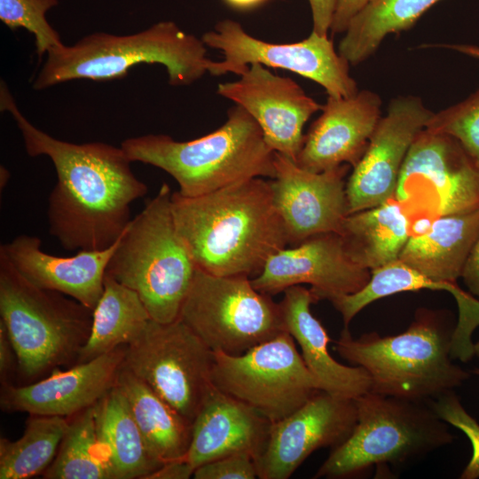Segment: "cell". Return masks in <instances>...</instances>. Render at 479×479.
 <instances>
[{
    "label": "cell",
    "mask_w": 479,
    "mask_h": 479,
    "mask_svg": "<svg viewBox=\"0 0 479 479\" xmlns=\"http://www.w3.org/2000/svg\"><path fill=\"white\" fill-rule=\"evenodd\" d=\"M131 161L169 174L185 197L203 195L253 177H275L274 151L254 118L241 106L228 110L217 130L189 141L164 134L130 137L121 144Z\"/></svg>",
    "instance_id": "3957f363"
},
{
    "label": "cell",
    "mask_w": 479,
    "mask_h": 479,
    "mask_svg": "<svg viewBox=\"0 0 479 479\" xmlns=\"http://www.w3.org/2000/svg\"><path fill=\"white\" fill-rule=\"evenodd\" d=\"M447 48L456 50L467 55L479 59V47L473 45H445Z\"/></svg>",
    "instance_id": "7bdbcfd3"
},
{
    "label": "cell",
    "mask_w": 479,
    "mask_h": 479,
    "mask_svg": "<svg viewBox=\"0 0 479 479\" xmlns=\"http://www.w3.org/2000/svg\"><path fill=\"white\" fill-rule=\"evenodd\" d=\"M121 236L106 249L80 250L75 255L61 257L43 251L39 238L21 234L1 245L0 252L35 286L62 293L94 310L103 294L106 267Z\"/></svg>",
    "instance_id": "44dd1931"
},
{
    "label": "cell",
    "mask_w": 479,
    "mask_h": 479,
    "mask_svg": "<svg viewBox=\"0 0 479 479\" xmlns=\"http://www.w3.org/2000/svg\"><path fill=\"white\" fill-rule=\"evenodd\" d=\"M381 99L368 90L349 98L328 96L312 123L295 163L322 172L342 164L355 167L365 153L381 120Z\"/></svg>",
    "instance_id": "ffe728a7"
},
{
    "label": "cell",
    "mask_w": 479,
    "mask_h": 479,
    "mask_svg": "<svg viewBox=\"0 0 479 479\" xmlns=\"http://www.w3.org/2000/svg\"><path fill=\"white\" fill-rule=\"evenodd\" d=\"M312 15V32L326 36L330 30L337 0H308Z\"/></svg>",
    "instance_id": "f35d334b"
},
{
    "label": "cell",
    "mask_w": 479,
    "mask_h": 479,
    "mask_svg": "<svg viewBox=\"0 0 479 479\" xmlns=\"http://www.w3.org/2000/svg\"><path fill=\"white\" fill-rule=\"evenodd\" d=\"M439 1L374 0L350 21L339 43V54L351 66L364 62L388 35L411 28Z\"/></svg>",
    "instance_id": "f546056e"
},
{
    "label": "cell",
    "mask_w": 479,
    "mask_h": 479,
    "mask_svg": "<svg viewBox=\"0 0 479 479\" xmlns=\"http://www.w3.org/2000/svg\"><path fill=\"white\" fill-rule=\"evenodd\" d=\"M0 106L16 122L27 153L45 155L55 167L58 180L47 208L50 234L68 251L111 247L132 219L130 205L148 191L122 146L75 144L50 136L22 114L4 82Z\"/></svg>",
    "instance_id": "6da1fadb"
},
{
    "label": "cell",
    "mask_w": 479,
    "mask_h": 479,
    "mask_svg": "<svg viewBox=\"0 0 479 479\" xmlns=\"http://www.w3.org/2000/svg\"><path fill=\"white\" fill-rule=\"evenodd\" d=\"M126 346L74 365L59 368L37 381L1 384L0 407L5 412L69 418L95 405L114 386L122 366Z\"/></svg>",
    "instance_id": "d6986e66"
},
{
    "label": "cell",
    "mask_w": 479,
    "mask_h": 479,
    "mask_svg": "<svg viewBox=\"0 0 479 479\" xmlns=\"http://www.w3.org/2000/svg\"><path fill=\"white\" fill-rule=\"evenodd\" d=\"M274 166L271 186L288 246L322 233H339L349 215L345 182L349 165L312 172L274 152Z\"/></svg>",
    "instance_id": "2e32d148"
},
{
    "label": "cell",
    "mask_w": 479,
    "mask_h": 479,
    "mask_svg": "<svg viewBox=\"0 0 479 479\" xmlns=\"http://www.w3.org/2000/svg\"><path fill=\"white\" fill-rule=\"evenodd\" d=\"M217 93L245 109L268 146L294 162L302 147L304 124L323 106L293 79L257 63L247 66L237 81L218 84Z\"/></svg>",
    "instance_id": "e0dca14e"
},
{
    "label": "cell",
    "mask_w": 479,
    "mask_h": 479,
    "mask_svg": "<svg viewBox=\"0 0 479 479\" xmlns=\"http://www.w3.org/2000/svg\"><path fill=\"white\" fill-rule=\"evenodd\" d=\"M283 293L279 304L285 329L301 348V356L320 389L349 399L369 391L371 379L364 368L342 365L329 353L332 340L310 310V305L318 302L310 289L297 285Z\"/></svg>",
    "instance_id": "603a6c76"
},
{
    "label": "cell",
    "mask_w": 479,
    "mask_h": 479,
    "mask_svg": "<svg viewBox=\"0 0 479 479\" xmlns=\"http://www.w3.org/2000/svg\"><path fill=\"white\" fill-rule=\"evenodd\" d=\"M213 362V352L181 319H151L126 346L122 366L192 422L215 387Z\"/></svg>",
    "instance_id": "8fae6325"
},
{
    "label": "cell",
    "mask_w": 479,
    "mask_h": 479,
    "mask_svg": "<svg viewBox=\"0 0 479 479\" xmlns=\"http://www.w3.org/2000/svg\"><path fill=\"white\" fill-rule=\"evenodd\" d=\"M58 452L43 474L47 479H112L97 434L95 405L69 417Z\"/></svg>",
    "instance_id": "1f68e13d"
},
{
    "label": "cell",
    "mask_w": 479,
    "mask_h": 479,
    "mask_svg": "<svg viewBox=\"0 0 479 479\" xmlns=\"http://www.w3.org/2000/svg\"><path fill=\"white\" fill-rule=\"evenodd\" d=\"M258 477L255 458L246 452L216 459L195 468V479H255Z\"/></svg>",
    "instance_id": "d590c367"
},
{
    "label": "cell",
    "mask_w": 479,
    "mask_h": 479,
    "mask_svg": "<svg viewBox=\"0 0 479 479\" xmlns=\"http://www.w3.org/2000/svg\"><path fill=\"white\" fill-rule=\"evenodd\" d=\"M374 0H337L330 31L333 35L345 33L350 21Z\"/></svg>",
    "instance_id": "8d00e7d4"
},
{
    "label": "cell",
    "mask_w": 479,
    "mask_h": 479,
    "mask_svg": "<svg viewBox=\"0 0 479 479\" xmlns=\"http://www.w3.org/2000/svg\"><path fill=\"white\" fill-rule=\"evenodd\" d=\"M206 47L201 39L181 30L172 21L158 22L128 35L96 32L73 45L50 51L32 87L43 90L75 79L119 78L140 63L161 64L169 84L189 85L214 65L215 61L206 56Z\"/></svg>",
    "instance_id": "5b68a950"
},
{
    "label": "cell",
    "mask_w": 479,
    "mask_h": 479,
    "mask_svg": "<svg viewBox=\"0 0 479 479\" xmlns=\"http://www.w3.org/2000/svg\"><path fill=\"white\" fill-rule=\"evenodd\" d=\"M473 373H474L475 374H476V375L479 376V368H475V369L473 370Z\"/></svg>",
    "instance_id": "f6af8a7d"
},
{
    "label": "cell",
    "mask_w": 479,
    "mask_h": 479,
    "mask_svg": "<svg viewBox=\"0 0 479 479\" xmlns=\"http://www.w3.org/2000/svg\"><path fill=\"white\" fill-rule=\"evenodd\" d=\"M0 171H1V173H0V187H1V189H3V187H4L6 185V184L8 183L11 175H10V172L4 167H1Z\"/></svg>",
    "instance_id": "ee69618b"
},
{
    "label": "cell",
    "mask_w": 479,
    "mask_h": 479,
    "mask_svg": "<svg viewBox=\"0 0 479 479\" xmlns=\"http://www.w3.org/2000/svg\"><path fill=\"white\" fill-rule=\"evenodd\" d=\"M116 385L123 392L152 455L162 464L186 458L192 422L123 366L118 374Z\"/></svg>",
    "instance_id": "4316f807"
},
{
    "label": "cell",
    "mask_w": 479,
    "mask_h": 479,
    "mask_svg": "<svg viewBox=\"0 0 479 479\" xmlns=\"http://www.w3.org/2000/svg\"><path fill=\"white\" fill-rule=\"evenodd\" d=\"M99 444L112 479H145L162 463L149 452L122 389L114 386L96 404Z\"/></svg>",
    "instance_id": "484cf974"
},
{
    "label": "cell",
    "mask_w": 479,
    "mask_h": 479,
    "mask_svg": "<svg viewBox=\"0 0 479 479\" xmlns=\"http://www.w3.org/2000/svg\"><path fill=\"white\" fill-rule=\"evenodd\" d=\"M18 371L17 356L6 327L0 320V381L12 383V378Z\"/></svg>",
    "instance_id": "74e56055"
},
{
    "label": "cell",
    "mask_w": 479,
    "mask_h": 479,
    "mask_svg": "<svg viewBox=\"0 0 479 479\" xmlns=\"http://www.w3.org/2000/svg\"><path fill=\"white\" fill-rule=\"evenodd\" d=\"M58 0H0V20L11 29L24 27L35 35L36 53H45L64 43L46 20V12Z\"/></svg>",
    "instance_id": "d6a6232c"
},
{
    "label": "cell",
    "mask_w": 479,
    "mask_h": 479,
    "mask_svg": "<svg viewBox=\"0 0 479 479\" xmlns=\"http://www.w3.org/2000/svg\"><path fill=\"white\" fill-rule=\"evenodd\" d=\"M151 319L135 291L106 275L103 294L93 310L90 334L76 364L129 345Z\"/></svg>",
    "instance_id": "f1b7e54d"
},
{
    "label": "cell",
    "mask_w": 479,
    "mask_h": 479,
    "mask_svg": "<svg viewBox=\"0 0 479 479\" xmlns=\"http://www.w3.org/2000/svg\"><path fill=\"white\" fill-rule=\"evenodd\" d=\"M433 114L418 97L400 96L390 101L346 183L349 214L394 198L407 153Z\"/></svg>",
    "instance_id": "9a60e30c"
},
{
    "label": "cell",
    "mask_w": 479,
    "mask_h": 479,
    "mask_svg": "<svg viewBox=\"0 0 479 479\" xmlns=\"http://www.w3.org/2000/svg\"><path fill=\"white\" fill-rule=\"evenodd\" d=\"M436 413L448 425L462 431L469 439L472 456L460 475L461 479L479 478V423L463 407L452 390L428 401Z\"/></svg>",
    "instance_id": "e575fe53"
},
{
    "label": "cell",
    "mask_w": 479,
    "mask_h": 479,
    "mask_svg": "<svg viewBox=\"0 0 479 479\" xmlns=\"http://www.w3.org/2000/svg\"><path fill=\"white\" fill-rule=\"evenodd\" d=\"M179 319L212 351L240 355L286 331L280 304L245 275L196 269Z\"/></svg>",
    "instance_id": "9c48e42d"
},
{
    "label": "cell",
    "mask_w": 479,
    "mask_h": 479,
    "mask_svg": "<svg viewBox=\"0 0 479 479\" xmlns=\"http://www.w3.org/2000/svg\"><path fill=\"white\" fill-rule=\"evenodd\" d=\"M425 129L457 139L479 165V89L461 102L434 113Z\"/></svg>",
    "instance_id": "836d02e7"
},
{
    "label": "cell",
    "mask_w": 479,
    "mask_h": 479,
    "mask_svg": "<svg viewBox=\"0 0 479 479\" xmlns=\"http://www.w3.org/2000/svg\"><path fill=\"white\" fill-rule=\"evenodd\" d=\"M175 227L196 267L216 276H256L288 246L271 181L253 177L216 191L171 195Z\"/></svg>",
    "instance_id": "7a4b0ae2"
},
{
    "label": "cell",
    "mask_w": 479,
    "mask_h": 479,
    "mask_svg": "<svg viewBox=\"0 0 479 479\" xmlns=\"http://www.w3.org/2000/svg\"><path fill=\"white\" fill-rule=\"evenodd\" d=\"M172 192L162 184L130 220L106 271L135 291L151 318L160 323L178 319L197 269L175 227Z\"/></svg>",
    "instance_id": "52a82bcc"
},
{
    "label": "cell",
    "mask_w": 479,
    "mask_h": 479,
    "mask_svg": "<svg viewBox=\"0 0 479 479\" xmlns=\"http://www.w3.org/2000/svg\"><path fill=\"white\" fill-rule=\"evenodd\" d=\"M444 290L455 298L459 319L453 334V347L462 353L474 349L472 334L479 326V300L462 290L457 283L434 280L398 259L371 271L369 281L357 292L331 301L341 313L344 326L365 307L394 294L420 289Z\"/></svg>",
    "instance_id": "cb8c5ba5"
},
{
    "label": "cell",
    "mask_w": 479,
    "mask_h": 479,
    "mask_svg": "<svg viewBox=\"0 0 479 479\" xmlns=\"http://www.w3.org/2000/svg\"><path fill=\"white\" fill-rule=\"evenodd\" d=\"M62 416L30 415L22 436L0 438V479H27L43 474L68 428Z\"/></svg>",
    "instance_id": "4dcf8cb0"
},
{
    "label": "cell",
    "mask_w": 479,
    "mask_h": 479,
    "mask_svg": "<svg viewBox=\"0 0 479 479\" xmlns=\"http://www.w3.org/2000/svg\"><path fill=\"white\" fill-rule=\"evenodd\" d=\"M394 199L411 222L478 210L479 165L454 137L424 129L407 153Z\"/></svg>",
    "instance_id": "7c38bea8"
},
{
    "label": "cell",
    "mask_w": 479,
    "mask_h": 479,
    "mask_svg": "<svg viewBox=\"0 0 479 479\" xmlns=\"http://www.w3.org/2000/svg\"><path fill=\"white\" fill-rule=\"evenodd\" d=\"M213 356L214 385L271 423L286 418L321 390L287 331L243 354L216 351Z\"/></svg>",
    "instance_id": "30bf717a"
},
{
    "label": "cell",
    "mask_w": 479,
    "mask_h": 479,
    "mask_svg": "<svg viewBox=\"0 0 479 479\" xmlns=\"http://www.w3.org/2000/svg\"><path fill=\"white\" fill-rule=\"evenodd\" d=\"M194 470L184 458L163 463L145 479H188L193 475Z\"/></svg>",
    "instance_id": "60d3db41"
},
{
    "label": "cell",
    "mask_w": 479,
    "mask_h": 479,
    "mask_svg": "<svg viewBox=\"0 0 479 479\" xmlns=\"http://www.w3.org/2000/svg\"><path fill=\"white\" fill-rule=\"evenodd\" d=\"M351 259L370 271L397 260L411 236V220L396 199L349 214L339 232Z\"/></svg>",
    "instance_id": "83f0119b"
},
{
    "label": "cell",
    "mask_w": 479,
    "mask_h": 479,
    "mask_svg": "<svg viewBox=\"0 0 479 479\" xmlns=\"http://www.w3.org/2000/svg\"><path fill=\"white\" fill-rule=\"evenodd\" d=\"M271 425L255 409L215 386L192 421L186 459L194 469L240 452L256 460L265 447Z\"/></svg>",
    "instance_id": "7402d4cb"
},
{
    "label": "cell",
    "mask_w": 479,
    "mask_h": 479,
    "mask_svg": "<svg viewBox=\"0 0 479 479\" xmlns=\"http://www.w3.org/2000/svg\"><path fill=\"white\" fill-rule=\"evenodd\" d=\"M206 46L219 50L222 61L214 62L212 75H240L257 63L267 67L294 72L320 84L334 98H349L357 93V84L349 75V64L334 49L332 40L311 32L305 39L290 43L264 42L247 34L232 20L219 21L202 37Z\"/></svg>",
    "instance_id": "4fadbf2b"
},
{
    "label": "cell",
    "mask_w": 479,
    "mask_h": 479,
    "mask_svg": "<svg viewBox=\"0 0 479 479\" xmlns=\"http://www.w3.org/2000/svg\"><path fill=\"white\" fill-rule=\"evenodd\" d=\"M454 330L439 313L421 309L407 330L395 335L373 332L353 338L344 327L334 350L366 371L371 391L428 402L469 378L452 362Z\"/></svg>",
    "instance_id": "277c9868"
},
{
    "label": "cell",
    "mask_w": 479,
    "mask_h": 479,
    "mask_svg": "<svg viewBox=\"0 0 479 479\" xmlns=\"http://www.w3.org/2000/svg\"><path fill=\"white\" fill-rule=\"evenodd\" d=\"M370 277V270L351 259L342 236L328 232L278 251L251 279V283L256 290L269 295L293 286L309 284L317 301H332L359 291Z\"/></svg>",
    "instance_id": "ac0fdd59"
},
{
    "label": "cell",
    "mask_w": 479,
    "mask_h": 479,
    "mask_svg": "<svg viewBox=\"0 0 479 479\" xmlns=\"http://www.w3.org/2000/svg\"><path fill=\"white\" fill-rule=\"evenodd\" d=\"M228 6L237 11H251L256 9L270 0H223Z\"/></svg>",
    "instance_id": "b9f144b4"
},
{
    "label": "cell",
    "mask_w": 479,
    "mask_h": 479,
    "mask_svg": "<svg viewBox=\"0 0 479 479\" xmlns=\"http://www.w3.org/2000/svg\"><path fill=\"white\" fill-rule=\"evenodd\" d=\"M355 403L353 431L332 449L314 478H347L373 467H401L454 441L448 424L428 402L369 390Z\"/></svg>",
    "instance_id": "ba28073f"
},
{
    "label": "cell",
    "mask_w": 479,
    "mask_h": 479,
    "mask_svg": "<svg viewBox=\"0 0 479 479\" xmlns=\"http://www.w3.org/2000/svg\"><path fill=\"white\" fill-rule=\"evenodd\" d=\"M478 234L479 209L439 216L409 237L397 259L434 280L456 283Z\"/></svg>",
    "instance_id": "d4e9b609"
},
{
    "label": "cell",
    "mask_w": 479,
    "mask_h": 479,
    "mask_svg": "<svg viewBox=\"0 0 479 479\" xmlns=\"http://www.w3.org/2000/svg\"><path fill=\"white\" fill-rule=\"evenodd\" d=\"M460 278L470 294L479 300V234L467 256Z\"/></svg>",
    "instance_id": "ab89813d"
},
{
    "label": "cell",
    "mask_w": 479,
    "mask_h": 479,
    "mask_svg": "<svg viewBox=\"0 0 479 479\" xmlns=\"http://www.w3.org/2000/svg\"><path fill=\"white\" fill-rule=\"evenodd\" d=\"M0 315L16 352L17 373L31 383L76 364L90 334L93 310L35 286L0 252Z\"/></svg>",
    "instance_id": "8992f818"
},
{
    "label": "cell",
    "mask_w": 479,
    "mask_h": 479,
    "mask_svg": "<svg viewBox=\"0 0 479 479\" xmlns=\"http://www.w3.org/2000/svg\"><path fill=\"white\" fill-rule=\"evenodd\" d=\"M357 420L355 399L318 390L286 418L271 423L256 459L258 478L287 479L316 450L341 444Z\"/></svg>",
    "instance_id": "5bb4252c"
}]
</instances>
